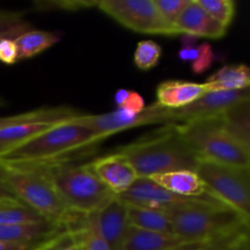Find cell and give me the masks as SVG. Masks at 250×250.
Listing matches in <instances>:
<instances>
[{"label":"cell","mask_w":250,"mask_h":250,"mask_svg":"<svg viewBox=\"0 0 250 250\" xmlns=\"http://www.w3.org/2000/svg\"><path fill=\"white\" fill-rule=\"evenodd\" d=\"M172 234L183 244L203 246L249 231V219L212 197L193 198L165 210Z\"/></svg>","instance_id":"6da1fadb"},{"label":"cell","mask_w":250,"mask_h":250,"mask_svg":"<svg viewBox=\"0 0 250 250\" xmlns=\"http://www.w3.org/2000/svg\"><path fill=\"white\" fill-rule=\"evenodd\" d=\"M17 166L29 168L45 178L68 209L73 211L93 214L115 197L98 180L88 164L76 163L73 156Z\"/></svg>","instance_id":"7a4b0ae2"},{"label":"cell","mask_w":250,"mask_h":250,"mask_svg":"<svg viewBox=\"0 0 250 250\" xmlns=\"http://www.w3.org/2000/svg\"><path fill=\"white\" fill-rule=\"evenodd\" d=\"M116 151L126 156L138 177H151L180 170L195 171L200 158L181 136L175 124L166 125Z\"/></svg>","instance_id":"3957f363"},{"label":"cell","mask_w":250,"mask_h":250,"mask_svg":"<svg viewBox=\"0 0 250 250\" xmlns=\"http://www.w3.org/2000/svg\"><path fill=\"white\" fill-rule=\"evenodd\" d=\"M0 176L15 197L45 221L61 229H78L84 225L87 214L68 209L53 186L39 173L0 163Z\"/></svg>","instance_id":"277c9868"},{"label":"cell","mask_w":250,"mask_h":250,"mask_svg":"<svg viewBox=\"0 0 250 250\" xmlns=\"http://www.w3.org/2000/svg\"><path fill=\"white\" fill-rule=\"evenodd\" d=\"M99 141L92 129L72 119L7 149L0 155V163L22 165L68 158L78 150L95 146Z\"/></svg>","instance_id":"5b68a950"},{"label":"cell","mask_w":250,"mask_h":250,"mask_svg":"<svg viewBox=\"0 0 250 250\" xmlns=\"http://www.w3.org/2000/svg\"><path fill=\"white\" fill-rule=\"evenodd\" d=\"M175 125L200 158L238 167L250 166V148L225 128L221 115Z\"/></svg>","instance_id":"8992f818"},{"label":"cell","mask_w":250,"mask_h":250,"mask_svg":"<svg viewBox=\"0 0 250 250\" xmlns=\"http://www.w3.org/2000/svg\"><path fill=\"white\" fill-rule=\"evenodd\" d=\"M195 173L208 193L222 204L250 216V168L199 158Z\"/></svg>","instance_id":"52a82bcc"},{"label":"cell","mask_w":250,"mask_h":250,"mask_svg":"<svg viewBox=\"0 0 250 250\" xmlns=\"http://www.w3.org/2000/svg\"><path fill=\"white\" fill-rule=\"evenodd\" d=\"M97 7L131 31L176 36L175 29L161 17L153 0H100Z\"/></svg>","instance_id":"ba28073f"},{"label":"cell","mask_w":250,"mask_h":250,"mask_svg":"<svg viewBox=\"0 0 250 250\" xmlns=\"http://www.w3.org/2000/svg\"><path fill=\"white\" fill-rule=\"evenodd\" d=\"M76 122L92 129L98 138H107L121 131L156 124H173L172 110H166L158 104L146 106L141 114H133L124 109H116L115 111L100 115H81L76 117Z\"/></svg>","instance_id":"9c48e42d"},{"label":"cell","mask_w":250,"mask_h":250,"mask_svg":"<svg viewBox=\"0 0 250 250\" xmlns=\"http://www.w3.org/2000/svg\"><path fill=\"white\" fill-rule=\"evenodd\" d=\"M247 99H250L249 88L243 90H234V92L231 90L207 92L188 106L172 110L173 124H183L193 120L219 116L233 105Z\"/></svg>","instance_id":"30bf717a"},{"label":"cell","mask_w":250,"mask_h":250,"mask_svg":"<svg viewBox=\"0 0 250 250\" xmlns=\"http://www.w3.org/2000/svg\"><path fill=\"white\" fill-rule=\"evenodd\" d=\"M88 222L111 250H119L129 227L127 204L115 195L102 209L88 214Z\"/></svg>","instance_id":"8fae6325"},{"label":"cell","mask_w":250,"mask_h":250,"mask_svg":"<svg viewBox=\"0 0 250 250\" xmlns=\"http://www.w3.org/2000/svg\"><path fill=\"white\" fill-rule=\"evenodd\" d=\"M88 165L98 180L115 195H121L126 192L138 178L133 166L126 156L117 151L99 156Z\"/></svg>","instance_id":"7c38bea8"},{"label":"cell","mask_w":250,"mask_h":250,"mask_svg":"<svg viewBox=\"0 0 250 250\" xmlns=\"http://www.w3.org/2000/svg\"><path fill=\"white\" fill-rule=\"evenodd\" d=\"M117 197L124 200L126 204L161 210V211H165L166 209L172 208L176 204L193 199V198H185L173 194L165 188L160 187L149 177H138L126 192Z\"/></svg>","instance_id":"4fadbf2b"},{"label":"cell","mask_w":250,"mask_h":250,"mask_svg":"<svg viewBox=\"0 0 250 250\" xmlns=\"http://www.w3.org/2000/svg\"><path fill=\"white\" fill-rule=\"evenodd\" d=\"M177 34H189L197 38L221 39L226 36L227 28L212 20L197 0H190L175 23Z\"/></svg>","instance_id":"5bb4252c"},{"label":"cell","mask_w":250,"mask_h":250,"mask_svg":"<svg viewBox=\"0 0 250 250\" xmlns=\"http://www.w3.org/2000/svg\"><path fill=\"white\" fill-rule=\"evenodd\" d=\"M208 92L204 83L168 80L156 87V104L166 110H178L188 106Z\"/></svg>","instance_id":"9a60e30c"},{"label":"cell","mask_w":250,"mask_h":250,"mask_svg":"<svg viewBox=\"0 0 250 250\" xmlns=\"http://www.w3.org/2000/svg\"><path fill=\"white\" fill-rule=\"evenodd\" d=\"M168 192L185 198L211 197L199 176L192 170H180L149 177Z\"/></svg>","instance_id":"2e32d148"},{"label":"cell","mask_w":250,"mask_h":250,"mask_svg":"<svg viewBox=\"0 0 250 250\" xmlns=\"http://www.w3.org/2000/svg\"><path fill=\"white\" fill-rule=\"evenodd\" d=\"M61 231L65 229L46 221L31 225H0V242L36 246Z\"/></svg>","instance_id":"e0dca14e"},{"label":"cell","mask_w":250,"mask_h":250,"mask_svg":"<svg viewBox=\"0 0 250 250\" xmlns=\"http://www.w3.org/2000/svg\"><path fill=\"white\" fill-rule=\"evenodd\" d=\"M183 246L172 234L156 233L129 226L119 250H176Z\"/></svg>","instance_id":"ac0fdd59"},{"label":"cell","mask_w":250,"mask_h":250,"mask_svg":"<svg viewBox=\"0 0 250 250\" xmlns=\"http://www.w3.org/2000/svg\"><path fill=\"white\" fill-rule=\"evenodd\" d=\"M208 92L216 90H243L250 85V68L244 63L225 65L216 72L209 76L207 82Z\"/></svg>","instance_id":"d6986e66"},{"label":"cell","mask_w":250,"mask_h":250,"mask_svg":"<svg viewBox=\"0 0 250 250\" xmlns=\"http://www.w3.org/2000/svg\"><path fill=\"white\" fill-rule=\"evenodd\" d=\"M81 116V114L70 107H46V109H37L32 111L21 112L14 116L0 117V129L15 125L28 124V122H66Z\"/></svg>","instance_id":"ffe728a7"},{"label":"cell","mask_w":250,"mask_h":250,"mask_svg":"<svg viewBox=\"0 0 250 250\" xmlns=\"http://www.w3.org/2000/svg\"><path fill=\"white\" fill-rule=\"evenodd\" d=\"M127 219L129 226L136 229L156 232V233L172 234V227L168 221V217L166 216L165 211L161 210L127 204Z\"/></svg>","instance_id":"44dd1931"},{"label":"cell","mask_w":250,"mask_h":250,"mask_svg":"<svg viewBox=\"0 0 250 250\" xmlns=\"http://www.w3.org/2000/svg\"><path fill=\"white\" fill-rule=\"evenodd\" d=\"M61 37L59 33L48 31H39V29H29L15 39L17 51H19V60L31 59L43 51L48 50L58 42Z\"/></svg>","instance_id":"7402d4cb"},{"label":"cell","mask_w":250,"mask_h":250,"mask_svg":"<svg viewBox=\"0 0 250 250\" xmlns=\"http://www.w3.org/2000/svg\"><path fill=\"white\" fill-rule=\"evenodd\" d=\"M249 100L238 103L221 114L225 128L247 146H250Z\"/></svg>","instance_id":"603a6c76"},{"label":"cell","mask_w":250,"mask_h":250,"mask_svg":"<svg viewBox=\"0 0 250 250\" xmlns=\"http://www.w3.org/2000/svg\"><path fill=\"white\" fill-rule=\"evenodd\" d=\"M87 227L58 232L36 244L32 250H87Z\"/></svg>","instance_id":"cb8c5ba5"},{"label":"cell","mask_w":250,"mask_h":250,"mask_svg":"<svg viewBox=\"0 0 250 250\" xmlns=\"http://www.w3.org/2000/svg\"><path fill=\"white\" fill-rule=\"evenodd\" d=\"M61 124V122H60ZM58 125L56 122H28V124L15 125L0 129V146L5 149L12 148L20 143L28 141L46 129Z\"/></svg>","instance_id":"d4e9b609"},{"label":"cell","mask_w":250,"mask_h":250,"mask_svg":"<svg viewBox=\"0 0 250 250\" xmlns=\"http://www.w3.org/2000/svg\"><path fill=\"white\" fill-rule=\"evenodd\" d=\"M44 221L45 220L21 203L0 208V225H31Z\"/></svg>","instance_id":"484cf974"},{"label":"cell","mask_w":250,"mask_h":250,"mask_svg":"<svg viewBox=\"0 0 250 250\" xmlns=\"http://www.w3.org/2000/svg\"><path fill=\"white\" fill-rule=\"evenodd\" d=\"M198 4L212 20L229 29L236 15V2L233 0H197Z\"/></svg>","instance_id":"4316f807"},{"label":"cell","mask_w":250,"mask_h":250,"mask_svg":"<svg viewBox=\"0 0 250 250\" xmlns=\"http://www.w3.org/2000/svg\"><path fill=\"white\" fill-rule=\"evenodd\" d=\"M163 55V48L156 42L146 39L137 44L133 55V62L137 68L142 71H149L155 67Z\"/></svg>","instance_id":"83f0119b"},{"label":"cell","mask_w":250,"mask_h":250,"mask_svg":"<svg viewBox=\"0 0 250 250\" xmlns=\"http://www.w3.org/2000/svg\"><path fill=\"white\" fill-rule=\"evenodd\" d=\"M176 250H250L249 231L241 232V233L226 237V238L209 244H203V246L183 244Z\"/></svg>","instance_id":"f1b7e54d"},{"label":"cell","mask_w":250,"mask_h":250,"mask_svg":"<svg viewBox=\"0 0 250 250\" xmlns=\"http://www.w3.org/2000/svg\"><path fill=\"white\" fill-rule=\"evenodd\" d=\"M23 14L12 11H0V41L5 38L16 39L29 31L31 24L22 19Z\"/></svg>","instance_id":"f546056e"},{"label":"cell","mask_w":250,"mask_h":250,"mask_svg":"<svg viewBox=\"0 0 250 250\" xmlns=\"http://www.w3.org/2000/svg\"><path fill=\"white\" fill-rule=\"evenodd\" d=\"M158 9L159 14L161 15L166 23L175 29V23L185 7L189 4L190 0H153ZM176 32V29H175ZM177 34V32H176Z\"/></svg>","instance_id":"4dcf8cb0"},{"label":"cell","mask_w":250,"mask_h":250,"mask_svg":"<svg viewBox=\"0 0 250 250\" xmlns=\"http://www.w3.org/2000/svg\"><path fill=\"white\" fill-rule=\"evenodd\" d=\"M215 59H216V56H215L214 50H212V46L209 43L205 42V43L198 44L194 59L190 62L193 73H195V75L204 73L205 71H208L211 67Z\"/></svg>","instance_id":"1f68e13d"},{"label":"cell","mask_w":250,"mask_h":250,"mask_svg":"<svg viewBox=\"0 0 250 250\" xmlns=\"http://www.w3.org/2000/svg\"><path fill=\"white\" fill-rule=\"evenodd\" d=\"M98 1H43L38 2V6L43 9L53 10L55 7H59V10H66V11H78V10L85 9V7L97 6Z\"/></svg>","instance_id":"d6a6232c"},{"label":"cell","mask_w":250,"mask_h":250,"mask_svg":"<svg viewBox=\"0 0 250 250\" xmlns=\"http://www.w3.org/2000/svg\"><path fill=\"white\" fill-rule=\"evenodd\" d=\"M0 61L6 65H14L19 61V51L15 39L5 38L0 41Z\"/></svg>","instance_id":"836d02e7"},{"label":"cell","mask_w":250,"mask_h":250,"mask_svg":"<svg viewBox=\"0 0 250 250\" xmlns=\"http://www.w3.org/2000/svg\"><path fill=\"white\" fill-rule=\"evenodd\" d=\"M146 102H144L143 97L139 93L131 90L128 97H127L126 102L121 106V109L127 110L129 112H133V114H141V112H143L146 110Z\"/></svg>","instance_id":"e575fe53"},{"label":"cell","mask_w":250,"mask_h":250,"mask_svg":"<svg viewBox=\"0 0 250 250\" xmlns=\"http://www.w3.org/2000/svg\"><path fill=\"white\" fill-rule=\"evenodd\" d=\"M87 250H111L106 242L95 232V229L88 222L87 215Z\"/></svg>","instance_id":"d590c367"},{"label":"cell","mask_w":250,"mask_h":250,"mask_svg":"<svg viewBox=\"0 0 250 250\" xmlns=\"http://www.w3.org/2000/svg\"><path fill=\"white\" fill-rule=\"evenodd\" d=\"M0 202L1 203H21L16 197L14 195V193L9 189L5 182L2 181L1 176H0Z\"/></svg>","instance_id":"8d00e7d4"},{"label":"cell","mask_w":250,"mask_h":250,"mask_svg":"<svg viewBox=\"0 0 250 250\" xmlns=\"http://www.w3.org/2000/svg\"><path fill=\"white\" fill-rule=\"evenodd\" d=\"M129 92H131L129 89H126V88H121V89H119L116 93H115L114 100H115V105H116L117 109H121V106L124 105V103L126 102L127 97H128Z\"/></svg>","instance_id":"74e56055"},{"label":"cell","mask_w":250,"mask_h":250,"mask_svg":"<svg viewBox=\"0 0 250 250\" xmlns=\"http://www.w3.org/2000/svg\"><path fill=\"white\" fill-rule=\"evenodd\" d=\"M33 247L34 246H31V244H17L0 242V250H32Z\"/></svg>","instance_id":"f35d334b"},{"label":"cell","mask_w":250,"mask_h":250,"mask_svg":"<svg viewBox=\"0 0 250 250\" xmlns=\"http://www.w3.org/2000/svg\"><path fill=\"white\" fill-rule=\"evenodd\" d=\"M11 204H20V203H1V202H0V208L6 207V205H11ZM21 204H22V203H21Z\"/></svg>","instance_id":"ab89813d"},{"label":"cell","mask_w":250,"mask_h":250,"mask_svg":"<svg viewBox=\"0 0 250 250\" xmlns=\"http://www.w3.org/2000/svg\"><path fill=\"white\" fill-rule=\"evenodd\" d=\"M4 151H5V149L2 148V146H0V155H1V154L4 153Z\"/></svg>","instance_id":"60d3db41"}]
</instances>
